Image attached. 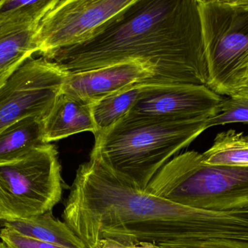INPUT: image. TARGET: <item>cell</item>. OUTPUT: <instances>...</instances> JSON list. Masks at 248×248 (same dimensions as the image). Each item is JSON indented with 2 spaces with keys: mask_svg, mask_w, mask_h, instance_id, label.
Returning a JSON list of instances; mask_svg holds the SVG:
<instances>
[{
  "mask_svg": "<svg viewBox=\"0 0 248 248\" xmlns=\"http://www.w3.org/2000/svg\"><path fill=\"white\" fill-rule=\"evenodd\" d=\"M170 248H248V241L229 240V239H211L196 241L182 247Z\"/></svg>",
  "mask_w": 248,
  "mask_h": 248,
  "instance_id": "19",
  "label": "cell"
},
{
  "mask_svg": "<svg viewBox=\"0 0 248 248\" xmlns=\"http://www.w3.org/2000/svg\"><path fill=\"white\" fill-rule=\"evenodd\" d=\"M230 123H243L248 125V98L229 97L222 99L219 112L217 116L207 120L208 128Z\"/></svg>",
  "mask_w": 248,
  "mask_h": 248,
  "instance_id": "17",
  "label": "cell"
},
{
  "mask_svg": "<svg viewBox=\"0 0 248 248\" xmlns=\"http://www.w3.org/2000/svg\"><path fill=\"white\" fill-rule=\"evenodd\" d=\"M43 58L67 73L140 61L154 69L148 84L208 83L198 0H134L90 39Z\"/></svg>",
  "mask_w": 248,
  "mask_h": 248,
  "instance_id": "2",
  "label": "cell"
},
{
  "mask_svg": "<svg viewBox=\"0 0 248 248\" xmlns=\"http://www.w3.org/2000/svg\"><path fill=\"white\" fill-rule=\"evenodd\" d=\"M222 99L206 85L144 84L127 115L182 120L210 119L218 115Z\"/></svg>",
  "mask_w": 248,
  "mask_h": 248,
  "instance_id": "9",
  "label": "cell"
},
{
  "mask_svg": "<svg viewBox=\"0 0 248 248\" xmlns=\"http://www.w3.org/2000/svg\"><path fill=\"white\" fill-rule=\"evenodd\" d=\"M39 1L31 8L0 15V88L38 52V26L58 0Z\"/></svg>",
  "mask_w": 248,
  "mask_h": 248,
  "instance_id": "10",
  "label": "cell"
},
{
  "mask_svg": "<svg viewBox=\"0 0 248 248\" xmlns=\"http://www.w3.org/2000/svg\"><path fill=\"white\" fill-rule=\"evenodd\" d=\"M58 151L45 144L0 163V220L26 219L52 212L62 198Z\"/></svg>",
  "mask_w": 248,
  "mask_h": 248,
  "instance_id": "6",
  "label": "cell"
},
{
  "mask_svg": "<svg viewBox=\"0 0 248 248\" xmlns=\"http://www.w3.org/2000/svg\"><path fill=\"white\" fill-rule=\"evenodd\" d=\"M208 119H182L125 115L96 132L90 160L140 190L205 130Z\"/></svg>",
  "mask_w": 248,
  "mask_h": 248,
  "instance_id": "3",
  "label": "cell"
},
{
  "mask_svg": "<svg viewBox=\"0 0 248 248\" xmlns=\"http://www.w3.org/2000/svg\"><path fill=\"white\" fill-rule=\"evenodd\" d=\"M0 239L8 248H66L26 237L4 227L0 229Z\"/></svg>",
  "mask_w": 248,
  "mask_h": 248,
  "instance_id": "18",
  "label": "cell"
},
{
  "mask_svg": "<svg viewBox=\"0 0 248 248\" xmlns=\"http://www.w3.org/2000/svg\"><path fill=\"white\" fill-rule=\"evenodd\" d=\"M0 248H8L5 244L2 242H0Z\"/></svg>",
  "mask_w": 248,
  "mask_h": 248,
  "instance_id": "22",
  "label": "cell"
},
{
  "mask_svg": "<svg viewBox=\"0 0 248 248\" xmlns=\"http://www.w3.org/2000/svg\"><path fill=\"white\" fill-rule=\"evenodd\" d=\"M206 86L234 96L248 83V0H198Z\"/></svg>",
  "mask_w": 248,
  "mask_h": 248,
  "instance_id": "5",
  "label": "cell"
},
{
  "mask_svg": "<svg viewBox=\"0 0 248 248\" xmlns=\"http://www.w3.org/2000/svg\"><path fill=\"white\" fill-rule=\"evenodd\" d=\"M234 97L248 98V83L234 95ZM232 97V96H231Z\"/></svg>",
  "mask_w": 248,
  "mask_h": 248,
  "instance_id": "20",
  "label": "cell"
},
{
  "mask_svg": "<svg viewBox=\"0 0 248 248\" xmlns=\"http://www.w3.org/2000/svg\"><path fill=\"white\" fill-rule=\"evenodd\" d=\"M145 192L198 209H248V167L208 165L201 153L186 151L168 162Z\"/></svg>",
  "mask_w": 248,
  "mask_h": 248,
  "instance_id": "4",
  "label": "cell"
},
{
  "mask_svg": "<svg viewBox=\"0 0 248 248\" xmlns=\"http://www.w3.org/2000/svg\"><path fill=\"white\" fill-rule=\"evenodd\" d=\"M1 227L61 247L85 248L79 237L64 221L55 218L52 212L26 219L2 221Z\"/></svg>",
  "mask_w": 248,
  "mask_h": 248,
  "instance_id": "13",
  "label": "cell"
},
{
  "mask_svg": "<svg viewBox=\"0 0 248 248\" xmlns=\"http://www.w3.org/2000/svg\"><path fill=\"white\" fill-rule=\"evenodd\" d=\"M67 74L43 57L26 61L0 88V132L23 118L45 119Z\"/></svg>",
  "mask_w": 248,
  "mask_h": 248,
  "instance_id": "7",
  "label": "cell"
},
{
  "mask_svg": "<svg viewBox=\"0 0 248 248\" xmlns=\"http://www.w3.org/2000/svg\"><path fill=\"white\" fill-rule=\"evenodd\" d=\"M202 160L208 165L248 167V135L235 130L219 132Z\"/></svg>",
  "mask_w": 248,
  "mask_h": 248,
  "instance_id": "15",
  "label": "cell"
},
{
  "mask_svg": "<svg viewBox=\"0 0 248 248\" xmlns=\"http://www.w3.org/2000/svg\"><path fill=\"white\" fill-rule=\"evenodd\" d=\"M130 248H160L157 246H153L149 243H140V244L134 245V246H128Z\"/></svg>",
  "mask_w": 248,
  "mask_h": 248,
  "instance_id": "21",
  "label": "cell"
},
{
  "mask_svg": "<svg viewBox=\"0 0 248 248\" xmlns=\"http://www.w3.org/2000/svg\"><path fill=\"white\" fill-rule=\"evenodd\" d=\"M133 1L58 0L38 26V53L46 57L55 51L85 42Z\"/></svg>",
  "mask_w": 248,
  "mask_h": 248,
  "instance_id": "8",
  "label": "cell"
},
{
  "mask_svg": "<svg viewBox=\"0 0 248 248\" xmlns=\"http://www.w3.org/2000/svg\"><path fill=\"white\" fill-rule=\"evenodd\" d=\"M62 218L85 248L106 240L160 248L211 239L248 241V209L184 206L134 187L91 160L77 170Z\"/></svg>",
  "mask_w": 248,
  "mask_h": 248,
  "instance_id": "1",
  "label": "cell"
},
{
  "mask_svg": "<svg viewBox=\"0 0 248 248\" xmlns=\"http://www.w3.org/2000/svg\"><path fill=\"white\" fill-rule=\"evenodd\" d=\"M143 88V83H137L92 103L95 133L108 129L125 116L140 97Z\"/></svg>",
  "mask_w": 248,
  "mask_h": 248,
  "instance_id": "16",
  "label": "cell"
},
{
  "mask_svg": "<svg viewBox=\"0 0 248 248\" xmlns=\"http://www.w3.org/2000/svg\"><path fill=\"white\" fill-rule=\"evenodd\" d=\"M1 0H0V2H1Z\"/></svg>",
  "mask_w": 248,
  "mask_h": 248,
  "instance_id": "23",
  "label": "cell"
},
{
  "mask_svg": "<svg viewBox=\"0 0 248 248\" xmlns=\"http://www.w3.org/2000/svg\"><path fill=\"white\" fill-rule=\"evenodd\" d=\"M83 132H96L91 104L60 93L43 120L44 142L50 144Z\"/></svg>",
  "mask_w": 248,
  "mask_h": 248,
  "instance_id": "12",
  "label": "cell"
},
{
  "mask_svg": "<svg viewBox=\"0 0 248 248\" xmlns=\"http://www.w3.org/2000/svg\"><path fill=\"white\" fill-rule=\"evenodd\" d=\"M154 76L150 64L127 61L97 69L68 73L61 93L92 104L133 84H147Z\"/></svg>",
  "mask_w": 248,
  "mask_h": 248,
  "instance_id": "11",
  "label": "cell"
},
{
  "mask_svg": "<svg viewBox=\"0 0 248 248\" xmlns=\"http://www.w3.org/2000/svg\"><path fill=\"white\" fill-rule=\"evenodd\" d=\"M44 119L23 118L0 132V163L18 158L36 147L45 144Z\"/></svg>",
  "mask_w": 248,
  "mask_h": 248,
  "instance_id": "14",
  "label": "cell"
}]
</instances>
